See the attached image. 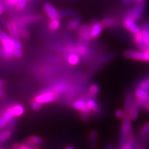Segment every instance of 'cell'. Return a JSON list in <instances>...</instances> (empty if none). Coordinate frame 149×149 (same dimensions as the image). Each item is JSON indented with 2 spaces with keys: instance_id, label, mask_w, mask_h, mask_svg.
<instances>
[{
  "instance_id": "1",
  "label": "cell",
  "mask_w": 149,
  "mask_h": 149,
  "mask_svg": "<svg viewBox=\"0 0 149 149\" xmlns=\"http://www.w3.org/2000/svg\"><path fill=\"white\" fill-rule=\"evenodd\" d=\"M0 43L1 44L0 47V56L6 60H10L14 57L13 54L15 48L14 40L1 28H0Z\"/></svg>"
},
{
  "instance_id": "2",
  "label": "cell",
  "mask_w": 149,
  "mask_h": 149,
  "mask_svg": "<svg viewBox=\"0 0 149 149\" xmlns=\"http://www.w3.org/2000/svg\"><path fill=\"white\" fill-rule=\"evenodd\" d=\"M131 121L129 115H126L124 118L123 119V122L122 124V129H121V134L120 140H119L118 148H120L126 141H128L130 136L132 135V125Z\"/></svg>"
},
{
  "instance_id": "3",
  "label": "cell",
  "mask_w": 149,
  "mask_h": 149,
  "mask_svg": "<svg viewBox=\"0 0 149 149\" xmlns=\"http://www.w3.org/2000/svg\"><path fill=\"white\" fill-rule=\"evenodd\" d=\"M124 56L126 58L133 60L146 61L149 62V51H135V50H126L124 51Z\"/></svg>"
},
{
  "instance_id": "4",
  "label": "cell",
  "mask_w": 149,
  "mask_h": 149,
  "mask_svg": "<svg viewBox=\"0 0 149 149\" xmlns=\"http://www.w3.org/2000/svg\"><path fill=\"white\" fill-rule=\"evenodd\" d=\"M146 7V1L139 3H136L132 6L127 12L126 17H129L134 21L137 22L142 17Z\"/></svg>"
},
{
  "instance_id": "5",
  "label": "cell",
  "mask_w": 149,
  "mask_h": 149,
  "mask_svg": "<svg viewBox=\"0 0 149 149\" xmlns=\"http://www.w3.org/2000/svg\"><path fill=\"white\" fill-rule=\"evenodd\" d=\"M59 95L58 93L53 92V91H45L40 94L37 95L35 97L34 100L42 104L51 103V102L56 101L59 98Z\"/></svg>"
},
{
  "instance_id": "6",
  "label": "cell",
  "mask_w": 149,
  "mask_h": 149,
  "mask_svg": "<svg viewBox=\"0 0 149 149\" xmlns=\"http://www.w3.org/2000/svg\"><path fill=\"white\" fill-rule=\"evenodd\" d=\"M0 22L2 24V26L6 29L8 34L13 40H19L20 36L19 33V29L17 24L13 22V20L9 22L5 18L0 17Z\"/></svg>"
},
{
  "instance_id": "7",
  "label": "cell",
  "mask_w": 149,
  "mask_h": 149,
  "mask_svg": "<svg viewBox=\"0 0 149 149\" xmlns=\"http://www.w3.org/2000/svg\"><path fill=\"white\" fill-rule=\"evenodd\" d=\"M42 19V16L41 15H29L15 19H13V22L17 24V27L20 26H27L29 24L40 22Z\"/></svg>"
},
{
  "instance_id": "8",
  "label": "cell",
  "mask_w": 149,
  "mask_h": 149,
  "mask_svg": "<svg viewBox=\"0 0 149 149\" xmlns=\"http://www.w3.org/2000/svg\"><path fill=\"white\" fill-rule=\"evenodd\" d=\"M122 25L126 31L133 35L138 34L141 32V29L139 25L136 24L135 21L128 17H125L122 22Z\"/></svg>"
},
{
  "instance_id": "9",
  "label": "cell",
  "mask_w": 149,
  "mask_h": 149,
  "mask_svg": "<svg viewBox=\"0 0 149 149\" xmlns=\"http://www.w3.org/2000/svg\"><path fill=\"white\" fill-rule=\"evenodd\" d=\"M43 9L50 20L60 19L61 14L51 3L46 2L43 6Z\"/></svg>"
},
{
  "instance_id": "10",
  "label": "cell",
  "mask_w": 149,
  "mask_h": 149,
  "mask_svg": "<svg viewBox=\"0 0 149 149\" xmlns=\"http://www.w3.org/2000/svg\"><path fill=\"white\" fill-rule=\"evenodd\" d=\"M104 26L102 25L101 22L95 21L92 22V24L90 26V31L91 35L92 40L93 39H97L102 34V31H103Z\"/></svg>"
},
{
  "instance_id": "11",
  "label": "cell",
  "mask_w": 149,
  "mask_h": 149,
  "mask_svg": "<svg viewBox=\"0 0 149 149\" xmlns=\"http://www.w3.org/2000/svg\"><path fill=\"white\" fill-rule=\"evenodd\" d=\"M13 117H16L15 116L13 107H10L7 109V111L3 113L1 117H0V130L2 129L3 127L8 125V122L12 120Z\"/></svg>"
},
{
  "instance_id": "12",
  "label": "cell",
  "mask_w": 149,
  "mask_h": 149,
  "mask_svg": "<svg viewBox=\"0 0 149 149\" xmlns=\"http://www.w3.org/2000/svg\"><path fill=\"white\" fill-rule=\"evenodd\" d=\"M72 107L78 111L84 112V113H86L88 114H90L92 112L87 104V102H86L84 99H79V100L73 102Z\"/></svg>"
},
{
  "instance_id": "13",
  "label": "cell",
  "mask_w": 149,
  "mask_h": 149,
  "mask_svg": "<svg viewBox=\"0 0 149 149\" xmlns=\"http://www.w3.org/2000/svg\"><path fill=\"white\" fill-rule=\"evenodd\" d=\"M79 37L83 42H88L92 40L91 35L90 26L84 24L79 29Z\"/></svg>"
},
{
  "instance_id": "14",
  "label": "cell",
  "mask_w": 149,
  "mask_h": 149,
  "mask_svg": "<svg viewBox=\"0 0 149 149\" xmlns=\"http://www.w3.org/2000/svg\"><path fill=\"white\" fill-rule=\"evenodd\" d=\"M67 51L70 53L77 54L79 56H84L88 53V48L84 44H79L76 46H69Z\"/></svg>"
},
{
  "instance_id": "15",
  "label": "cell",
  "mask_w": 149,
  "mask_h": 149,
  "mask_svg": "<svg viewBox=\"0 0 149 149\" xmlns=\"http://www.w3.org/2000/svg\"><path fill=\"white\" fill-rule=\"evenodd\" d=\"M133 93L130 91H127L126 93L125 99H124V111L126 115H129L133 104Z\"/></svg>"
},
{
  "instance_id": "16",
  "label": "cell",
  "mask_w": 149,
  "mask_h": 149,
  "mask_svg": "<svg viewBox=\"0 0 149 149\" xmlns=\"http://www.w3.org/2000/svg\"><path fill=\"white\" fill-rule=\"evenodd\" d=\"M134 42L135 43L137 47L139 48V50L144 51H147L148 50V48L147 47L146 44L144 42V37H143L142 32L138 33V34L134 35Z\"/></svg>"
},
{
  "instance_id": "17",
  "label": "cell",
  "mask_w": 149,
  "mask_h": 149,
  "mask_svg": "<svg viewBox=\"0 0 149 149\" xmlns=\"http://www.w3.org/2000/svg\"><path fill=\"white\" fill-rule=\"evenodd\" d=\"M136 98L144 102H149V91L144 90L142 88H137L135 91Z\"/></svg>"
},
{
  "instance_id": "18",
  "label": "cell",
  "mask_w": 149,
  "mask_h": 149,
  "mask_svg": "<svg viewBox=\"0 0 149 149\" xmlns=\"http://www.w3.org/2000/svg\"><path fill=\"white\" fill-rule=\"evenodd\" d=\"M138 145H137L135 138L133 135H131L128 141L119 149H138Z\"/></svg>"
},
{
  "instance_id": "19",
  "label": "cell",
  "mask_w": 149,
  "mask_h": 149,
  "mask_svg": "<svg viewBox=\"0 0 149 149\" xmlns=\"http://www.w3.org/2000/svg\"><path fill=\"white\" fill-rule=\"evenodd\" d=\"M102 24L103 25L104 28L106 29H111V28H113L116 26L117 24V20L116 19L113 17H105L102 20Z\"/></svg>"
},
{
  "instance_id": "20",
  "label": "cell",
  "mask_w": 149,
  "mask_h": 149,
  "mask_svg": "<svg viewBox=\"0 0 149 149\" xmlns=\"http://www.w3.org/2000/svg\"><path fill=\"white\" fill-rule=\"evenodd\" d=\"M81 18L79 17H75L72 19L67 24L66 29H68V31H74V30L79 29V27L80 26V24H81Z\"/></svg>"
},
{
  "instance_id": "21",
  "label": "cell",
  "mask_w": 149,
  "mask_h": 149,
  "mask_svg": "<svg viewBox=\"0 0 149 149\" xmlns=\"http://www.w3.org/2000/svg\"><path fill=\"white\" fill-rule=\"evenodd\" d=\"M14 149H40L39 147L35 146V145L31 144L30 141L28 140H25L23 141L22 144H15L13 146Z\"/></svg>"
},
{
  "instance_id": "22",
  "label": "cell",
  "mask_w": 149,
  "mask_h": 149,
  "mask_svg": "<svg viewBox=\"0 0 149 149\" xmlns=\"http://www.w3.org/2000/svg\"><path fill=\"white\" fill-rule=\"evenodd\" d=\"M68 88V86H67L66 83H58L56 84L53 85V86L51 87V88L46 89V91H53V92H55L57 93H61L64 92L66 90V88Z\"/></svg>"
},
{
  "instance_id": "23",
  "label": "cell",
  "mask_w": 149,
  "mask_h": 149,
  "mask_svg": "<svg viewBox=\"0 0 149 149\" xmlns=\"http://www.w3.org/2000/svg\"><path fill=\"white\" fill-rule=\"evenodd\" d=\"M141 32H142L143 37H144V42L146 44L147 47L149 49V23L148 22H145L143 25L142 29H141Z\"/></svg>"
},
{
  "instance_id": "24",
  "label": "cell",
  "mask_w": 149,
  "mask_h": 149,
  "mask_svg": "<svg viewBox=\"0 0 149 149\" xmlns=\"http://www.w3.org/2000/svg\"><path fill=\"white\" fill-rule=\"evenodd\" d=\"M67 62L69 64L70 66H77L80 62L79 55L75 53H70L69 55L67 57Z\"/></svg>"
},
{
  "instance_id": "25",
  "label": "cell",
  "mask_w": 149,
  "mask_h": 149,
  "mask_svg": "<svg viewBox=\"0 0 149 149\" xmlns=\"http://www.w3.org/2000/svg\"><path fill=\"white\" fill-rule=\"evenodd\" d=\"M61 26L60 19L50 20L48 24V29L51 31H57Z\"/></svg>"
},
{
  "instance_id": "26",
  "label": "cell",
  "mask_w": 149,
  "mask_h": 149,
  "mask_svg": "<svg viewBox=\"0 0 149 149\" xmlns=\"http://www.w3.org/2000/svg\"><path fill=\"white\" fill-rule=\"evenodd\" d=\"M87 104H88L89 108L91 110V111L94 113H98L100 111V107L99 104L97 103V102L93 98H89L87 100Z\"/></svg>"
},
{
  "instance_id": "27",
  "label": "cell",
  "mask_w": 149,
  "mask_h": 149,
  "mask_svg": "<svg viewBox=\"0 0 149 149\" xmlns=\"http://www.w3.org/2000/svg\"><path fill=\"white\" fill-rule=\"evenodd\" d=\"M100 93V87L96 84H91L88 88V93L89 95L91 97V98L97 96L98 93Z\"/></svg>"
},
{
  "instance_id": "28",
  "label": "cell",
  "mask_w": 149,
  "mask_h": 149,
  "mask_svg": "<svg viewBox=\"0 0 149 149\" xmlns=\"http://www.w3.org/2000/svg\"><path fill=\"white\" fill-rule=\"evenodd\" d=\"M19 33L20 37L24 39H28L30 36V33L27 26H18Z\"/></svg>"
},
{
  "instance_id": "29",
  "label": "cell",
  "mask_w": 149,
  "mask_h": 149,
  "mask_svg": "<svg viewBox=\"0 0 149 149\" xmlns=\"http://www.w3.org/2000/svg\"><path fill=\"white\" fill-rule=\"evenodd\" d=\"M13 107V113L15 116L17 117H20L24 114V108L23 106H22L21 104H15Z\"/></svg>"
},
{
  "instance_id": "30",
  "label": "cell",
  "mask_w": 149,
  "mask_h": 149,
  "mask_svg": "<svg viewBox=\"0 0 149 149\" xmlns=\"http://www.w3.org/2000/svg\"><path fill=\"white\" fill-rule=\"evenodd\" d=\"M12 135V130L10 129H7L0 133V143L6 141Z\"/></svg>"
},
{
  "instance_id": "31",
  "label": "cell",
  "mask_w": 149,
  "mask_h": 149,
  "mask_svg": "<svg viewBox=\"0 0 149 149\" xmlns=\"http://www.w3.org/2000/svg\"><path fill=\"white\" fill-rule=\"evenodd\" d=\"M97 132L96 130H92L90 134V145L92 148H95L97 144Z\"/></svg>"
},
{
  "instance_id": "32",
  "label": "cell",
  "mask_w": 149,
  "mask_h": 149,
  "mask_svg": "<svg viewBox=\"0 0 149 149\" xmlns=\"http://www.w3.org/2000/svg\"><path fill=\"white\" fill-rule=\"evenodd\" d=\"M28 140L34 145H41L44 143V139L38 136H31L29 137Z\"/></svg>"
},
{
  "instance_id": "33",
  "label": "cell",
  "mask_w": 149,
  "mask_h": 149,
  "mask_svg": "<svg viewBox=\"0 0 149 149\" xmlns=\"http://www.w3.org/2000/svg\"><path fill=\"white\" fill-rule=\"evenodd\" d=\"M148 135H149V122H146L141 128L139 133V137L140 138H142V137H146Z\"/></svg>"
},
{
  "instance_id": "34",
  "label": "cell",
  "mask_w": 149,
  "mask_h": 149,
  "mask_svg": "<svg viewBox=\"0 0 149 149\" xmlns=\"http://www.w3.org/2000/svg\"><path fill=\"white\" fill-rule=\"evenodd\" d=\"M137 88L149 91V77L145 78L137 84Z\"/></svg>"
},
{
  "instance_id": "35",
  "label": "cell",
  "mask_w": 149,
  "mask_h": 149,
  "mask_svg": "<svg viewBox=\"0 0 149 149\" xmlns=\"http://www.w3.org/2000/svg\"><path fill=\"white\" fill-rule=\"evenodd\" d=\"M29 1L27 0H20L19 3L15 6V9L17 11H22L26 8Z\"/></svg>"
},
{
  "instance_id": "36",
  "label": "cell",
  "mask_w": 149,
  "mask_h": 149,
  "mask_svg": "<svg viewBox=\"0 0 149 149\" xmlns=\"http://www.w3.org/2000/svg\"><path fill=\"white\" fill-rule=\"evenodd\" d=\"M20 0H4L3 3H4L5 6L7 7H13L17 4Z\"/></svg>"
},
{
  "instance_id": "37",
  "label": "cell",
  "mask_w": 149,
  "mask_h": 149,
  "mask_svg": "<svg viewBox=\"0 0 149 149\" xmlns=\"http://www.w3.org/2000/svg\"><path fill=\"white\" fill-rule=\"evenodd\" d=\"M13 57L15 58L20 59L22 58L23 56V53H22V50L18 49V48H15L13 51Z\"/></svg>"
},
{
  "instance_id": "38",
  "label": "cell",
  "mask_w": 149,
  "mask_h": 149,
  "mask_svg": "<svg viewBox=\"0 0 149 149\" xmlns=\"http://www.w3.org/2000/svg\"><path fill=\"white\" fill-rule=\"evenodd\" d=\"M121 2L124 4H130V3H139L141 2H144L145 0H120Z\"/></svg>"
},
{
  "instance_id": "39",
  "label": "cell",
  "mask_w": 149,
  "mask_h": 149,
  "mask_svg": "<svg viewBox=\"0 0 149 149\" xmlns=\"http://www.w3.org/2000/svg\"><path fill=\"white\" fill-rule=\"evenodd\" d=\"M125 114V111H123L122 109H117V111H115V115H116V117L119 119H124V117L126 116Z\"/></svg>"
},
{
  "instance_id": "40",
  "label": "cell",
  "mask_w": 149,
  "mask_h": 149,
  "mask_svg": "<svg viewBox=\"0 0 149 149\" xmlns=\"http://www.w3.org/2000/svg\"><path fill=\"white\" fill-rule=\"evenodd\" d=\"M42 104L39 103V102H37L36 101H33L32 102V104H31V108L33 110H35V111H39L41 108H42Z\"/></svg>"
},
{
  "instance_id": "41",
  "label": "cell",
  "mask_w": 149,
  "mask_h": 149,
  "mask_svg": "<svg viewBox=\"0 0 149 149\" xmlns=\"http://www.w3.org/2000/svg\"><path fill=\"white\" fill-rule=\"evenodd\" d=\"M14 44L15 48H18V49L23 50V45H22V42H20L19 40H14Z\"/></svg>"
},
{
  "instance_id": "42",
  "label": "cell",
  "mask_w": 149,
  "mask_h": 149,
  "mask_svg": "<svg viewBox=\"0 0 149 149\" xmlns=\"http://www.w3.org/2000/svg\"><path fill=\"white\" fill-rule=\"evenodd\" d=\"M16 125V120H15V117H13V118L11 120L10 122H8V127L9 128V129H10V128H14L15 126Z\"/></svg>"
},
{
  "instance_id": "43",
  "label": "cell",
  "mask_w": 149,
  "mask_h": 149,
  "mask_svg": "<svg viewBox=\"0 0 149 149\" xmlns=\"http://www.w3.org/2000/svg\"><path fill=\"white\" fill-rule=\"evenodd\" d=\"M80 116L84 121H88V114L86 113H84V112H80Z\"/></svg>"
},
{
  "instance_id": "44",
  "label": "cell",
  "mask_w": 149,
  "mask_h": 149,
  "mask_svg": "<svg viewBox=\"0 0 149 149\" xmlns=\"http://www.w3.org/2000/svg\"><path fill=\"white\" fill-rule=\"evenodd\" d=\"M5 9L6 6L4 3H3V2H1V1H0V17H1V16L3 14V13H4Z\"/></svg>"
},
{
  "instance_id": "45",
  "label": "cell",
  "mask_w": 149,
  "mask_h": 149,
  "mask_svg": "<svg viewBox=\"0 0 149 149\" xmlns=\"http://www.w3.org/2000/svg\"><path fill=\"white\" fill-rule=\"evenodd\" d=\"M140 142L142 144H147V143L149 142V135H148L146 137H142V138H140Z\"/></svg>"
},
{
  "instance_id": "46",
  "label": "cell",
  "mask_w": 149,
  "mask_h": 149,
  "mask_svg": "<svg viewBox=\"0 0 149 149\" xmlns=\"http://www.w3.org/2000/svg\"><path fill=\"white\" fill-rule=\"evenodd\" d=\"M6 85V82L3 80L0 79V88H2L3 87H4Z\"/></svg>"
},
{
  "instance_id": "47",
  "label": "cell",
  "mask_w": 149,
  "mask_h": 149,
  "mask_svg": "<svg viewBox=\"0 0 149 149\" xmlns=\"http://www.w3.org/2000/svg\"><path fill=\"white\" fill-rule=\"evenodd\" d=\"M5 96V92L3 89L0 88V98H3Z\"/></svg>"
},
{
  "instance_id": "48",
  "label": "cell",
  "mask_w": 149,
  "mask_h": 149,
  "mask_svg": "<svg viewBox=\"0 0 149 149\" xmlns=\"http://www.w3.org/2000/svg\"><path fill=\"white\" fill-rule=\"evenodd\" d=\"M144 109H145V110H146L147 111H148L149 112V102H146V104H145V105H144Z\"/></svg>"
},
{
  "instance_id": "49",
  "label": "cell",
  "mask_w": 149,
  "mask_h": 149,
  "mask_svg": "<svg viewBox=\"0 0 149 149\" xmlns=\"http://www.w3.org/2000/svg\"><path fill=\"white\" fill-rule=\"evenodd\" d=\"M104 149H113V146L111 144H108Z\"/></svg>"
},
{
  "instance_id": "50",
  "label": "cell",
  "mask_w": 149,
  "mask_h": 149,
  "mask_svg": "<svg viewBox=\"0 0 149 149\" xmlns=\"http://www.w3.org/2000/svg\"><path fill=\"white\" fill-rule=\"evenodd\" d=\"M138 149H146V148L144 146H141L140 147H139Z\"/></svg>"
},
{
  "instance_id": "51",
  "label": "cell",
  "mask_w": 149,
  "mask_h": 149,
  "mask_svg": "<svg viewBox=\"0 0 149 149\" xmlns=\"http://www.w3.org/2000/svg\"><path fill=\"white\" fill-rule=\"evenodd\" d=\"M66 149H74V148L72 146H69L66 147Z\"/></svg>"
},
{
  "instance_id": "52",
  "label": "cell",
  "mask_w": 149,
  "mask_h": 149,
  "mask_svg": "<svg viewBox=\"0 0 149 149\" xmlns=\"http://www.w3.org/2000/svg\"><path fill=\"white\" fill-rule=\"evenodd\" d=\"M27 1H29V2H30V1H32V0H27Z\"/></svg>"
},
{
  "instance_id": "53",
  "label": "cell",
  "mask_w": 149,
  "mask_h": 149,
  "mask_svg": "<svg viewBox=\"0 0 149 149\" xmlns=\"http://www.w3.org/2000/svg\"><path fill=\"white\" fill-rule=\"evenodd\" d=\"M148 51H149V49H148Z\"/></svg>"
}]
</instances>
